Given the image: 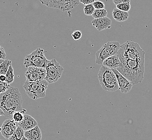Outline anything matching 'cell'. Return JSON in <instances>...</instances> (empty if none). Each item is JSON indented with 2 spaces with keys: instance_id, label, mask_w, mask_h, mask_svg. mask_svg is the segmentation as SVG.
I'll list each match as a JSON object with an SVG mask.
<instances>
[{
  "instance_id": "obj_1",
  "label": "cell",
  "mask_w": 152,
  "mask_h": 140,
  "mask_svg": "<svg viewBox=\"0 0 152 140\" xmlns=\"http://www.w3.org/2000/svg\"><path fill=\"white\" fill-rule=\"evenodd\" d=\"M22 103L21 94L17 88L10 86L5 92L0 94V108L8 118L12 117L16 112L23 109Z\"/></svg>"
},
{
  "instance_id": "obj_2",
  "label": "cell",
  "mask_w": 152,
  "mask_h": 140,
  "mask_svg": "<svg viewBox=\"0 0 152 140\" xmlns=\"http://www.w3.org/2000/svg\"><path fill=\"white\" fill-rule=\"evenodd\" d=\"M117 70L133 85L139 84L143 79L145 59L120 61V66Z\"/></svg>"
},
{
  "instance_id": "obj_3",
  "label": "cell",
  "mask_w": 152,
  "mask_h": 140,
  "mask_svg": "<svg viewBox=\"0 0 152 140\" xmlns=\"http://www.w3.org/2000/svg\"><path fill=\"white\" fill-rule=\"evenodd\" d=\"M119 60L145 59V52L139 44L132 41H127L120 46L117 54Z\"/></svg>"
},
{
  "instance_id": "obj_4",
  "label": "cell",
  "mask_w": 152,
  "mask_h": 140,
  "mask_svg": "<svg viewBox=\"0 0 152 140\" xmlns=\"http://www.w3.org/2000/svg\"><path fill=\"white\" fill-rule=\"evenodd\" d=\"M98 78L103 90L109 92L119 90L117 77L111 69L102 65L99 70Z\"/></svg>"
},
{
  "instance_id": "obj_5",
  "label": "cell",
  "mask_w": 152,
  "mask_h": 140,
  "mask_svg": "<svg viewBox=\"0 0 152 140\" xmlns=\"http://www.w3.org/2000/svg\"><path fill=\"white\" fill-rule=\"evenodd\" d=\"M49 83L44 79L38 82H29L24 83L23 88L27 96L33 100L44 98Z\"/></svg>"
},
{
  "instance_id": "obj_6",
  "label": "cell",
  "mask_w": 152,
  "mask_h": 140,
  "mask_svg": "<svg viewBox=\"0 0 152 140\" xmlns=\"http://www.w3.org/2000/svg\"><path fill=\"white\" fill-rule=\"evenodd\" d=\"M119 42L117 41L108 42L96 53V64L102 65L103 61L110 57L117 55L120 49Z\"/></svg>"
},
{
  "instance_id": "obj_7",
  "label": "cell",
  "mask_w": 152,
  "mask_h": 140,
  "mask_svg": "<svg viewBox=\"0 0 152 140\" xmlns=\"http://www.w3.org/2000/svg\"><path fill=\"white\" fill-rule=\"evenodd\" d=\"M45 69L46 70L45 80L49 84H53L57 82L61 78L64 71V68L55 58L47 61Z\"/></svg>"
},
{
  "instance_id": "obj_8",
  "label": "cell",
  "mask_w": 152,
  "mask_h": 140,
  "mask_svg": "<svg viewBox=\"0 0 152 140\" xmlns=\"http://www.w3.org/2000/svg\"><path fill=\"white\" fill-rule=\"evenodd\" d=\"M45 51L41 48H37L24 59L23 64L26 68L29 67H45L47 59L44 55Z\"/></svg>"
},
{
  "instance_id": "obj_9",
  "label": "cell",
  "mask_w": 152,
  "mask_h": 140,
  "mask_svg": "<svg viewBox=\"0 0 152 140\" xmlns=\"http://www.w3.org/2000/svg\"><path fill=\"white\" fill-rule=\"evenodd\" d=\"M26 80L29 82H38L44 80L46 77L45 67H29L25 73Z\"/></svg>"
},
{
  "instance_id": "obj_10",
  "label": "cell",
  "mask_w": 152,
  "mask_h": 140,
  "mask_svg": "<svg viewBox=\"0 0 152 140\" xmlns=\"http://www.w3.org/2000/svg\"><path fill=\"white\" fill-rule=\"evenodd\" d=\"M117 77L119 90L123 93H127L131 90L133 84L128 79L123 76L117 69H112Z\"/></svg>"
},
{
  "instance_id": "obj_11",
  "label": "cell",
  "mask_w": 152,
  "mask_h": 140,
  "mask_svg": "<svg viewBox=\"0 0 152 140\" xmlns=\"http://www.w3.org/2000/svg\"><path fill=\"white\" fill-rule=\"evenodd\" d=\"M16 123L13 120L8 119L4 121L1 127V134L6 139H9L17 128Z\"/></svg>"
},
{
  "instance_id": "obj_12",
  "label": "cell",
  "mask_w": 152,
  "mask_h": 140,
  "mask_svg": "<svg viewBox=\"0 0 152 140\" xmlns=\"http://www.w3.org/2000/svg\"><path fill=\"white\" fill-rule=\"evenodd\" d=\"M91 23L93 26L96 27L98 31H101L104 30L110 29L111 28L112 20L107 17L94 19Z\"/></svg>"
},
{
  "instance_id": "obj_13",
  "label": "cell",
  "mask_w": 152,
  "mask_h": 140,
  "mask_svg": "<svg viewBox=\"0 0 152 140\" xmlns=\"http://www.w3.org/2000/svg\"><path fill=\"white\" fill-rule=\"evenodd\" d=\"M18 124L24 131L30 130L38 125V123L36 120L28 114H24L23 120L20 122L18 123Z\"/></svg>"
},
{
  "instance_id": "obj_14",
  "label": "cell",
  "mask_w": 152,
  "mask_h": 140,
  "mask_svg": "<svg viewBox=\"0 0 152 140\" xmlns=\"http://www.w3.org/2000/svg\"><path fill=\"white\" fill-rule=\"evenodd\" d=\"M24 136L29 140H41L42 131L38 125H36L31 129L24 131Z\"/></svg>"
},
{
  "instance_id": "obj_15",
  "label": "cell",
  "mask_w": 152,
  "mask_h": 140,
  "mask_svg": "<svg viewBox=\"0 0 152 140\" xmlns=\"http://www.w3.org/2000/svg\"><path fill=\"white\" fill-rule=\"evenodd\" d=\"M102 65L111 69H117L120 66V61L118 55H115L106 59Z\"/></svg>"
},
{
  "instance_id": "obj_16",
  "label": "cell",
  "mask_w": 152,
  "mask_h": 140,
  "mask_svg": "<svg viewBox=\"0 0 152 140\" xmlns=\"http://www.w3.org/2000/svg\"><path fill=\"white\" fill-rule=\"evenodd\" d=\"M112 16L117 22H123L128 20L129 13L128 12H124L115 8L112 12Z\"/></svg>"
},
{
  "instance_id": "obj_17",
  "label": "cell",
  "mask_w": 152,
  "mask_h": 140,
  "mask_svg": "<svg viewBox=\"0 0 152 140\" xmlns=\"http://www.w3.org/2000/svg\"><path fill=\"white\" fill-rule=\"evenodd\" d=\"M65 1H66V2H67V4H68V5H69V7H70V9H71L70 6L72 8H73V7L71 5V4L70 3V2L69 1V0H65ZM71 1H72V0H71ZM48 1H49V2H51L50 4H49V5L48 6H49V7H50L51 4V3H52V2L54 1L55 2L53 3V8H58V9H61L62 10L64 11V7H63V2H64V0H48L47 2L44 3V4H45V5L47 4H47H48V3H49ZM68 5H67V6H68ZM65 8H66V7H65Z\"/></svg>"
},
{
  "instance_id": "obj_18",
  "label": "cell",
  "mask_w": 152,
  "mask_h": 140,
  "mask_svg": "<svg viewBox=\"0 0 152 140\" xmlns=\"http://www.w3.org/2000/svg\"><path fill=\"white\" fill-rule=\"evenodd\" d=\"M24 131L22 127L18 125L14 134L9 138V140H21L24 136Z\"/></svg>"
},
{
  "instance_id": "obj_19",
  "label": "cell",
  "mask_w": 152,
  "mask_h": 140,
  "mask_svg": "<svg viewBox=\"0 0 152 140\" xmlns=\"http://www.w3.org/2000/svg\"><path fill=\"white\" fill-rule=\"evenodd\" d=\"M12 65V62L9 59H5L3 61L0 65V75H6L9 66Z\"/></svg>"
},
{
  "instance_id": "obj_20",
  "label": "cell",
  "mask_w": 152,
  "mask_h": 140,
  "mask_svg": "<svg viewBox=\"0 0 152 140\" xmlns=\"http://www.w3.org/2000/svg\"><path fill=\"white\" fill-rule=\"evenodd\" d=\"M26 109H22L21 111H18L15 112L12 115V119L16 123H20L23 120L24 115L26 114Z\"/></svg>"
},
{
  "instance_id": "obj_21",
  "label": "cell",
  "mask_w": 152,
  "mask_h": 140,
  "mask_svg": "<svg viewBox=\"0 0 152 140\" xmlns=\"http://www.w3.org/2000/svg\"><path fill=\"white\" fill-rule=\"evenodd\" d=\"M6 82L8 84H10L12 83L14 81V78H15V76H14V69L12 65H11L9 66L8 70L7 71V72L6 73Z\"/></svg>"
},
{
  "instance_id": "obj_22",
  "label": "cell",
  "mask_w": 152,
  "mask_h": 140,
  "mask_svg": "<svg viewBox=\"0 0 152 140\" xmlns=\"http://www.w3.org/2000/svg\"><path fill=\"white\" fill-rule=\"evenodd\" d=\"M107 12L105 9H95L94 14H92V17L94 19H98L101 18L107 17Z\"/></svg>"
},
{
  "instance_id": "obj_23",
  "label": "cell",
  "mask_w": 152,
  "mask_h": 140,
  "mask_svg": "<svg viewBox=\"0 0 152 140\" xmlns=\"http://www.w3.org/2000/svg\"><path fill=\"white\" fill-rule=\"evenodd\" d=\"M94 10H95V8L92 4L85 5L84 7V12L85 15H87V16L92 15Z\"/></svg>"
},
{
  "instance_id": "obj_24",
  "label": "cell",
  "mask_w": 152,
  "mask_h": 140,
  "mask_svg": "<svg viewBox=\"0 0 152 140\" xmlns=\"http://www.w3.org/2000/svg\"><path fill=\"white\" fill-rule=\"evenodd\" d=\"M117 9H119L124 12H129L131 9V4L130 2L127 3H121L116 6Z\"/></svg>"
},
{
  "instance_id": "obj_25",
  "label": "cell",
  "mask_w": 152,
  "mask_h": 140,
  "mask_svg": "<svg viewBox=\"0 0 152 140\" xmlns=\"http://www.w3.org/2000/svg\"><path fill=\"white\" fill-rule=\"evenodd\" d=\"M10 85L7 82H2L0 81V94L5 92L10 88Z\"/></svg>"
},
{
  "instance_id": "obj_26",
  "label": "cell",
  "mask_w": 152,
  "mask_h": 140,
  "mask_svg": "<svg viewBox=\"0 0 152 140\" xmlns=\"http://www.w3.org/2000/svg\"><path fill=\"white\" fill-rule=\"evenodd\" d=\"M93 6L95 9H105V4L102 1H96L92 3Z\"/></svg>"
},
{
  "instance_id": "obj_27",
  "label": "cell",
  "mask_w": 152,
  "mask_h": 140,
  "mask_svg": "<svg viewBox=\"0 0 152 140\" xmlns=\"http://www.w3.org/2000/svg\"><path fill=\"white\" fill-rule=\"evenodd\" d=\"M71 36L74 40L78 41L80 38H82V33L79 30H76V31H73Z\"/></svg>"
},
{
  "instance_id": "obj_28",
  "label": "cell",
  "mask_w": 152,
  "mask_h": 140,
  "mask_svg": "<svg viewBox=\"0 0 152 140\" xmlns=\"http://www.w3.org/2000/svg\"><path fill=\"white\" fill-rule=\"evenodd\" d=\"M6 53L3 47L0 46V59L5 60L6 58Z\"/></svg>"
},
{
  "instance_id": "obj_29",
  "label": "cell",
  "mask_w": 152,
  "mask_h": 140,
  "mask_svg": "<svg viewBox=\"0 0 152 140\" xmlns=\"http://www.w3.org/2000/svg\"><path fill=\"white\" fill-rule=\"evenodd\" d=\"M79 2L84 4L85 6L89 4H92L96 1V0H79Z\"/></svg>"
},
{
  "instance_id": "obj_30",
  "label": "cell",
  "mask_w": 152,
  "mask_h": 140,
  "mask_svg": "<svg viewBox=\"0 0 152 140\" xmlns=\"http://www.w3.org/2000/svg\"><path fill=\"white\" fill-rule=\"evenodd\" d=\"M131 0H113V3L117 6L119 4L121 3H127V2H130Z\"/></svg>"
},
{
  "instance_id": "obj_31",
  "label": "cell",
  "mask_w": 152,
  "mask_h": 140,
  "mask_svg": "<svg viewBox=\"0 0 152 140\" xmlns=\"http://www.w3.org/2000/svg\"><path fill=\"white\" fill-rule=\"evenodd\" d=\"M0 81L2 82H6V75H0Z\"/></svg>"
},
{
  "instance_id": "obj_32",
  "label": "cell",
  "mask_w": 152,
  "mask_h": 140,
  "mask_svg": "<svg viewBox=\"0 0 152 140\" xmlns=\"http://www.w3.org/2000/svg\"><path fill=\"white\" fill-rule=\"evenodd\" d=\"M2 115L4 116V113L3 111L0 108V117H1V116H2Z\"/></svg>"
},
{
  "instance_id": "obj_33",
  "label": "cell",
  "mask_w": 152,
  "mask_h": 140,
  "mask_svg": "<svg viewBox=\"0 0 152 140\" xmlns=\"http://www.w3.org/2000/svg\"><path fill=\"white\" fill-rule=\"evenodd\" d=\"M29 140L28 139H26V137H25V136H24L22 139V140Z\"/></svg>"
},
{
  "instance_id": "obj_34",
  "label": "cell",
  "mask_w": 152,
  "mask_h": 140,
  "mask_svg": "<svg viewBox=\"0 0 152 140\" xmlns=\"http://www.w3.org/2000/svg\"><path fill=\"white\" fill-rule=\"evenodd\" d=\"M3 61H4V60H2V59H0V65H1V64H2V63L3 62Z\"/></svg>"
},
{
  "instance_id": "obj_35",
  "label": "cell",
  "mask_w": 152,
  "mask_h": 140,
  "mask_svg": "<svg viewBox=\"0 0 152 140\" xmlns=\"http://www.w3.org/2000/svg\"></svg>"
}]
</instances>
